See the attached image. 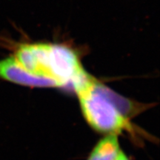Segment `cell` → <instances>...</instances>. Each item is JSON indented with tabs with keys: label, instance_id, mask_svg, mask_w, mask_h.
Masks as SVG:
<instances>
[{
	"label": "cell",
	"instance_id": "obj_1",
	"mask_svg": "<svg viewBox=\"0 0 160 160\" xmlns=\"http://www.w3.org/2000/svg\"><path fill=\"white\" fill-rule=\"evenodd\" d=\"M72 90L77 95L83 118L93 131L104 136L127 134L137 140L143 137L131 119L148 108V105L118 94L88 73Z\"/></svg>",
	"mask_w": 160,
	"mask_h": 160
},
{
	"label": "cell",
	"instance_id": "obj_2",
	"mask_svg": "<svg viewBox=\"0 0 160 160\" xmlns=\"http://www.w3.org/2000/svg\"><path fill=\"white\" fill-rule=\"evenodd\" d=\"M13 57L26 71L57 82L60 88H71L85 73L77 52L62 44L18 43Z\"/></svg>",
	"mask_w": 160,
	"mask_h": 160
},
{
	"label": "cell",
	"instance_id": "obj_3",
	"mask_svg": "<svg viewBox=\"0 0 160 160\" xmlns=\"http://www.w3.org/2000/svg\"><path fill=\"white\" fill-rule=\"evenodd\" d=\"M0 79L25 87L60 88L57 82L26 71L12 55L0 59Z\"/></svg>",
	"mask_w": 160,
	"mask_h": 160
},
{
	"label": "cell",
	"instance_id": "obj_4",
	"mask_svg": "<svg viewBox=\"0 0 160 160\" xmlns=\"http://www.w3.org/2000/svg\"><path fill=\"white\" fill-rule=\"evenodd\" d=\"M122 151L118 136L105 135L97 142L86 160H117Z\"/></svg>",
	"mask_w": 160,
	"mask_h": 160
},
{
	"label": "cell",
	"instance_id": "obj_5",
	"mask_svg": "<svg viewBox=\"0 0 160 160\" xmlns=\"http://www.w3.org/2000/svg\"><path fill=\"white\" fill-rule=\"evenodd\" d=\"M117 160H131V159H130L128 157V156L122 151L121 153V154L119 155V157L117 159Z\"/></svg>",
	"mask_w": 160,
	"mask_h": 160
}]
</instances>
